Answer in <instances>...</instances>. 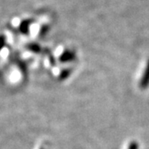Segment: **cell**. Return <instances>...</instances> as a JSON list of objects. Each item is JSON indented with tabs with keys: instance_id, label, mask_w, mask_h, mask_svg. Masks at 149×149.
Here are the masks:
<instances>
[]
</instances>
